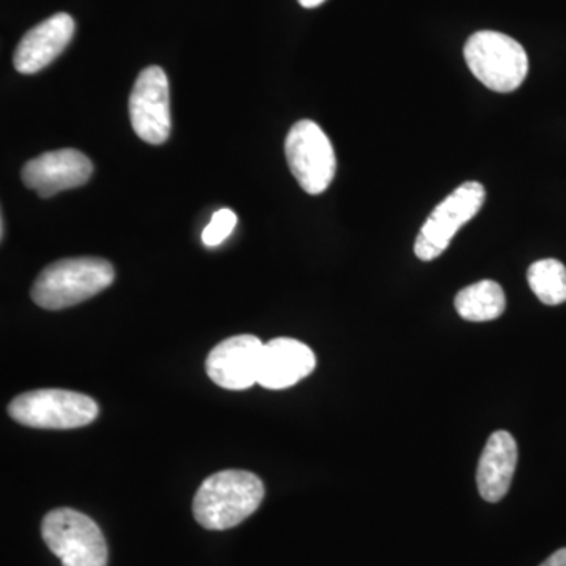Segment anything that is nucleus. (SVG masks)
Here are the masks:
<instances>
[{
	"mask_svg": "<svg viewBox=\"0 0 566 566\" xmlns=\"http://www.w3.org/2000/svg\"><path fill=\"white\" fill-rule=\"evenodd\" d=\"M73 18L57 13L31 29L14 51V69L21 74H35L51 65L69 46L74 35Z\"/></svg>",
	"mask_w": 566,
	"mask_h": 566,
	"instance_id": "11",
	"label": "nucleus"
},
{
	"mask_svg": "<svg viewBox=\"0 0 566 566\" xmlns=\"http://www.w3.org/2000/svg\"><path fill=\"white\" fill-rule=\"evenodd\" d=\"M129 118L142 140L161 145L172 129L169 80L161 66H148L139 74L129 98Z\"/></svg>",
	"mask_w": 566,
	"mask_h": 566,
	"instance_id": "8",
	"label": "nucleus"
},
{
	"mask_svg": "<svg viewBox=\"0 0 566 566\" xmlns=\"http://www.w3.org/2000/svg\"><path fill=\"white\" fill-rule=\"evenodd\" d=\"M464 59L476 80L493 92H515L527 77L526 50L505 33L482 31L469 36Z\"/></svg>",
	"mask_w": 566,
	"mask_h": 566,
	"instance_id": "3",
	"label": "nucleus"
},
{
	"mask_svg": "<svg viewBox=\"0 0 566 566\" xmlns=\"http://www.w3.org/2000/svg\"><path fill=\"white\" fill-rule=\"evenodd\" d=\"M315 354L303 342L279 337L264 344L259 385L271 390L289 389L315 370Z\"/></svg>",
	"mask_w": 566,
	"mask_h": 566,
	"instance_id": "12",
	"label": "nucleus"
},
{
	"mask_svg": "<svg viewBox=\"0 0 566 566\" xmlns=\"http://www.w3.org/2000/svg\"><path fill=\"white\" fill-rule=\"evenodd\" d=\"M237 221V214H234L232 210H229V208L216 211L214 214H212L210 223L205 227L202 233L203 244L208 245V248L221 245L223 241L232 234Z\"/></svg>",
	"mask_w": 566,
	"mask_h": 566,
	"instance_id": "16",
	"label": "nucleus"
},
{
	"mask_svg": "<svg viewBox=\"0 0 566 566\" xmlns=\"http://www.w3.org/2000/svg\"><path fill=\"white\" fill-rule=\"evenodd\" d=\"M516 464L515 438L509 431H495L488 439L476 469V486L486 502L495 504L505 497L512 486Z\"/></svg>",
	"mask_w": 566,
	"mask_h": 566,
	"instance_id": "13",
	"label": "nucleus"
},
{
	"mask_svg": "<svg viewBox=\"0 0 566 566\" xmlns=\"http://www.w3.org/2000/svg\"><path fill=\"white\" fill-rule=\"evenodd\" d=\"M505 293L494 281H480L457 294L455 308L465 322L485 323L497 319L505 312Z\"/></svg>",
	"mask_w": 566,
	"mask_h": 566,
	"instance_id": "14",
	"label": "nucleus"
},
{
	"mask_svg": "<svg viewBox=\"0 0 566 566\" xmlns=\"http://www.w3.org/2000/svg\"><path fill=\"white\" fill-rule=\"evenodd\" d=\"M41 535L63 566H107L102 528L73 509L52 510L41 523Z\"/></svg>",
	"mask_w": 566,
	"mask_h": 566,
	"instance_id": "5",
	"label": "nucleus"
},
{
	"mask_svg": "<svg viewBox=\"0 0 566 566\" xmlns=\"http://www.w3.org/2000/svg\"><path fill=\"white\" fill-rule=\"evenodd\" d=\"M285 155L293 177L311 196L329 188L337 172L333 144L315 122L294 123L285 140Z\"/></svg>",
	"mask_w": 566,
	"mask_h": 566,
	"instance_id": "7",
	"label": "nucleus"
},
{
	"mask_svg": "<svg viewBox=\"0 0 566 566\" xmlns=\"http://www.w3.org/2000/svg\"><path fill=\"white\" fill-rule=\"evenodd\" d=\"M539 566H566V547L558 549Z\"/></svg>",
	"mask_w": 566,
	"mask_h": 566,
	"instance_id": "17",
	"label": "nucleus"
},
{
	"mask_svg": "<svg viewBox=\"0 0 566 566\" xmlns=\"http://www.w3.org/2000/svg\"><path fill=\"white\" fill-rule=\"evenodd\" d=\"M527 282L543 304L566 303V268L558 260L546 259L532 264L527 271Z\"/></svg>",
	"mask_w": 566,
	"mask_h": 566,
	"instance_id": "15",
	"label": "nucleus"
},
{
	"mask_svg": "<svg viewBox=\"0 0 566 566\" xmlns=\"http://www.w3.org/2000/svg\"><path fill=\"white\" fill-rule=\"evenodd\" d=\"M485 199L486 191L482 182L468 181L458 186L455 191L434 208L417 234V259L431 262L441 256L461 227L475 218Z\"/></svg>",
	"mask_w": 566,
	"mask_h": 566,
	"instance_id": "6",
	"label": "nucleus"
},
{
	"mask_svg": "<svg viewBox=\"0 0 566 566\" xmlns=\"http://www.w3.org/2000/svg\"><path fill=\"white\" fill-rule=\"evenodd\" d=\"M304 9H316V7L322 6V3L326 2V0H297Z\"/></svg>",
	"mask_w": 566,
	"mask_h": 566,
	"instance_id": "18",
	"label": "nucleus"
},
{
	"mask_svg": "<svg viewBox=\"0 0 566 566\" xmlns=\"http://www.w3.org/2000/svg\"><path fill=\"white\" fill-rule=\"evenodd\" d=\"M263 497L264 486L259 476L229 469L205 479L193 497V517L208 531H227L253 515Z\"/></svg>",
	"mask_w": 566,
	"mask_h": 566,
	"instance_id": "1",
	"label": "nucleus"
},
{
	"mask_svg": "<svg viewBox=\"0 0 566 566\" xmlns=\"http://www.w3.org/2000/svg\"><path fill=\"white\" fill-rule=\"evenodd\" d=\"M98 405L88 395L65 389H39L18 395L9 405L14 422L44 430H71L91 424Z\"/></svg>",
	"mask_w": 566,
	"mask_h": 566,
	"instance_id": "4",
	"label": "nucleus"
},
{
	"mask_svg": "<svg viewBox=\"0 0 566 566\" xmlns=\"http://www.w3.org/2000/svg\"><path fill=\"white\" fill-rule=\"evenodd\" d=\"M263 344L255 335H234L211 349L207 374L227 390H244L259 382Z\"/></svg>",
	"mask_w": 566,
	"mask_h": 566,
	"instance_id": "10",
	"label": "nucleus"
},
{
	"mask_svg": "<svg viewBox=\"0 0 566 566\" xmlns=\"http://www.w3.org/2000/svg\"><path fill=\"white\" fill-rule=\"evenodd\" d=\"M114 279V268L106 260L93 256L61 260L41 271L31 296L41 308L62 311L104 292Z\"/></svg>",
	"mask_w": 566,
	"mask_h": 566,
	"instance_id": "2",
	"label": "nucleus"
},
{
	"mask_svg": "<svg viewBox=\"0 0 566 566\" xmlns=\"http://www.w3.org/2000/svg\"><path fill=\"white\" fill-rule=\"evenodd\" d=\"M92 174L93 164L84 153L63 148L31 159L22 167L21 178L41 199H50L55 193L85 185Z\"/></svg>",
	"mask_w": 566,
	"mask_h": 566,
	"instance_id": "9",
	"label": "nucleus"
}]
</instances>
